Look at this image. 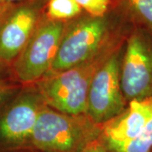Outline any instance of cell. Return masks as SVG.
Wrapping results in <instances>:
<instances>
[{
  "label": "cell",
  "instance_id": "cell-1",
  "mask_svg": "<svg viewBox=\"0 0 152 152\" xmlns=\"http://www.w3.org/2000/svg\"><path fill=\"white\" fill-rule=\"evenodd\" d=\"M124 39L113 41L91 59L67 70L45 76L38 81V91L50 108L69 115L86 114L87 98L93 77Z\"/></svg>",
  "mask_w": 152,
  "mask_h": 152
},
{
  "label": "cell",
  "instance_id": "cell-2",
  "mask_svg": "<svg viewBox=\"0 0 152 152\" xmlns=\"http://www.w3.org/2000/svg\"><path fill=\"white\" fill-rule=\"evenodd\" d=\"M102 134L86 114L69 115L45 105L38 115L27 151L81 152Z\"/></svg>",
  "mask_w": 152,
  "mask_h": 152
},
{
  "label": "cell",
  "instance_id": "cell-3",
  "mask_svg": "<svg viewBox=\"0 0 152 152\" xmlns=\"http://www.w3.org/2000/svg\"><path fill=\"white\" fill-rule=\"evenodd\" d=\"M120 83L126 102L152 97V31L134 26L125 40Z\"/></svg>",
  "mask_w": 152,
  "mask_h": 152
},
{
  "label": "cell",
  "instance_id": "cell-4",
  "mask_svg": "<svg viewBox=\"0 0 152 152\" xmlns=\"http://www.w3.org/2000/svg\"><path fill=\"white\" fill-rule=\"evenodd\" d=\"M113 41L103 17H86L64 31L48 75L59 73L91 59ZM46 75V76H47Z\"/></svg>",
  "mask_w": 152,
  "mask_h": 152
},
{
  "label": "cell",
  "instance_id": "cell-5",
  "mask_svg": "<svg viewBox=\"0 0 152 152\" xmlns=\"http://www.w3.org/2000/svg\"><path fill=\"white\" fill-rule=\"evenodd\" d=\"M65 31L63 21L50 20L36 29L26 48L12 64L13 74L22 84L40 81L48 74Z\"/></svg>",
  "mask_w": 152,
  "mask_h": 152
},
{
  "label": "cell",
  "instance_id": "cell-6",
  "mask_svg": "<svg viewBox=\"0 0 152 152\" xmlns=\"http://www.w3.org/2000/svg\"><path fill=\"white\" fill-rule=\"evenodd\" d=\"M122 47L114 51L93 77L87 98L86 115L102 126L126 108L120 83Z\"/></svg>",
  "mask_w": 152,
  "mask_h": 152
},
{
  "label": "cell",
  "instance_id": "cell-7",
  "mask_svg": "<svg viewBox=\"0 0 152 152\" xmlns=\"http://www.w3.org/2000/svg\"><path fill=\"white\" fill-rule=\"evenodd\" d=\"M46 104L39 93L20 95L0 118V152L27 151L38 115Z\"/></svg>",
  "mask_w": 152,
  "mask_h": 152
},
{
  "label": "cell",
  "instance_id": "cell-8",
  "mask_svg": "<svg viewBox=\"0 0 152 152\" xmlns=\"http://www.w3.org/2000/svg\"><path fill=\"white\" fill-rule=\"evenodd\" d=\"M152 118V97L129 102L121 113L102 126L100 139L113 151L134 140Z\"/></svg>",
  "mask_w": 152,
  "mask_h": 152
},
{
  "label": "cell",
  "instance_id": "cell-9",
  "mask_svg": "<svg viewBox=\"0 0 152 152\" xmlns=\"http://www.w3.org/2000/svg\"><path fill=\"white\" fill-rule=\"evenodd\" d=\"M38 13L31 6L17 8L0 24V62L13 64L36 31Z\"/></svg>",
  "mask_w": 152,
  "mask_h": 152
},
{
  "label": "cell",
  "instance_id": "cell-10",
  "mask_svg": "<svg viewBox=\"0 0 152 152\" xmlns=\"http://www.w3.org/2000/svg\"><path fill=\"white\" fill-rule=\"evenodd\" d=\"M121 3L134 26L152 31V0H121Z\"/></svg>",
  "mask_w": 152,
  "mask_h": 152
},
{
  "label": "cell",
  "instance_id": "cell-11",
  "mask_svg": "<svg viewBox=\"0 0 152 152\" xmlns=\"http://www.w3.org/2000/svg\"><path fill=\"white\" fill-rule=\"evenodd\" d=\"M81 7L75 0H50L48 4V15L55 21L72 19L81 12Z\"/></svg>",
  "mask_w": 152,
  "mask_h": 152
},
{
  "label": "cell",
  "instance_id": "cell-12",
  "mask_svg": "<svg viewBox=\"0 0 152 152\" xmlns=\"http://www.w3.org/2000/svg\"><path fill=\"white\" fill-rule=\"evenodd\" d=\"M114 152H152V118L140 135Z\"/></svg>",
  "mask_w": 152,
  "mask_h": 152
},
{
  "label": "cell",
  "instance_id": "cell-13",
  "mask_svg": "<svg viewBox=\"0 0 152 152\" xmlns=\"http://www.w3.org/2000/svg\"><path fill=\"white\" fill-rule=\"evenodd\" d=\"M77 4L93 17H103L110 0H75Z\"/></svg>",
  "mask_w": 152,
  "mask_h": 152
},
{
  "label": "cell",
  "instance_id": "cell-14",
  "mask_svg": "<svg viewBox=\"0 0 152 152\" xmlns=\"http://www.w3.org/2000/svg\"><path fill=\"white\" fill-rule=\"evenodd\" d=\"M18 90V86L13 81L0 75V105L11 97Z\"/></svg>",
  "mask_w": 152,
  "mask_h": 152
},
{
  "label": "cell",
  "instance_id": "cell-15",
  "mask_svg": "<svg viewBox=\"0 0 152 152\" xmlns=\"http://www.w3.org/2000/svg\"><path fill=\"white\" fill-rule=\"evenodd\" d=\"M81 152H114L106 145L100 137L88 144Z\"/></svg>",
  "mask_w": 152,
  "mask_h": 152
},
{
  "label": "cell",
  "instance_id": "cell-16",
  "mask_svg": "<svg viewBox=\"0 0 152 152\" xmlns=\"http://www.w3.org/2000/svg\"><path fill=\"white\" fill-rule=\"evenodd\" d=\"M10 5V4H9L7 3H4V1L0 0V24L4 20V18L9 15Z\"/></svg>",
  "mask_w": 152,
  "mask_h": 152
},
{
  "label": "cell",
  "instance_id": "cell-17",
  "mask_svg": "<svg viewBox=\"0 0 152 152\" xmlns=\"http://www.w3.org/2000/svg\"><path fill=\"white\" fill-rule=\"evenodd\" d=\"M2 1H4V3H7L9 4H11L13 3H15V2H20V1H25V0H2Z\"/></svg>",
  "mask_w": 152,
  "mask_h": 152
},
{
  "label": "cell",
  "instance_id": "cell-18",
  "mask_svg": "<svg viewBox=\"0 0 152 152\" xmlns=\"http://www.w3.org/2000/svg\"><path fill=\"white\" fill-rule=\"evenodd\" d=\"M15 152H34V151H15Z\"/></svg>",
  "mask_w": 152,
  "mask_h": 152
}]
</instances>
